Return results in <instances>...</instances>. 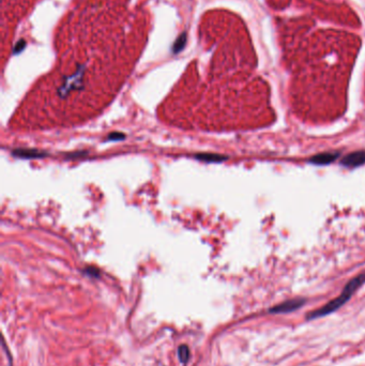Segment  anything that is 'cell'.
Instances as JSON below:
<instances>
[{"mask_svg":"<svg viewBox=\"0 0 365 366\" xmlns=\"http://www.w3.org/2000/svg\"><path fill=\"white\" fill-rule=\"evenodd\" d=\"M196 160L207 162V163H218L226 160V156L216 153H198L195 155Z\"/></svg>","mask_w":365,"mask_h":366,"instance_id":"6","label":"cell"},{"mask_svg":"<svg viewBox=\"0 0 365 366\" xmlns=\"http://www.w3.org/2000/svg\"><path fill=\"white\" fill-rule=\"evenodd\" d=\"M125 137H126L125 134L119 133V132H114L112 134H109L107 139L108 140H123V139H125Z\"/></svg>","mask_w":365,"mask_h":366,"instance_id":"9","label":"cell"},{"mask_svg":"<svg viewBox=\"0 0 365 366\" xmlns=\"http://www.w3.org/2000/svg\"><path fill=\"white\" fill-rule=\"evenodd\" d=\"M190 356H191V352L187 345H181L178 348V357L181 363H187L190 359Z\"/></svg>","mask_w":365,"mask_h":366,"instance_id":"7","label":"cell"},{"mask_svg":"<svg viewBox=\"0 0 365 366\" xmlns=\"http://www.w3.org/2000/svg\"><path fill=\"white\" fill-rule=\"evenodd\" d=\"M339 156V153L337 152H326L321 154H317L311 158V163L315 165H327L334 162L336 158Z\"/></svg>","mask_w":365,"mask_h":366,"instance_id":"5","label":"cell"},{"mask_svg":"<svg viewBox=\"0 0 365 366\" xmlns=\"http://www.w3.org/2000/svg\"><path fill=\"white\" fill-rule=\"evenodd\" d=\"M12 155L18 158H42L47 155L46 152L38 149H24L18 148L12 151Z\"/></svg>","mask_w":365,"mask_h":366,"instance_id":"4","label":"cell"},{"mask_svg":"<svg viewBox=\"0 0 365 366\" xmlns=\"http://www.w3.org/2000/svg\"><path fill=\"white\" fill-rule=\"evenodd\" d=\"M84 272L86 273L88 276H90V277H94V278L100 277V271L96 269V268H93V267L86 268V269L84 270Z\"/></svg>","mask_w":365,"mask_h":366,"instance_id":"8","label":"cell"},{"mask_svg":"<svg viewBox=\"0 0 365 366\" xmlns=\"http://www.w3.org/2000/svg\"><path fill=\"white\" fill-rule=\"evenodd\" d=\"M304 300L302 299H295V300H289L286 302H283L278 305H275L274 308H272L270 310L271 313H275V314H281V313H290L293 311H296L298 309H300L302 305L304 304Z\"/></svg>","mask_w":365,"mask_h":366,"instance_id":"2","label":"cell"},{"mask_svg":"<svg viewBox=\"0 0 365 366\" xmlns=\"http://www.w3.org/2000/svg\"><path fill=\"white\" fill-rule=\"evenodd\" d=\"M364 283H365V272L352 278L350 282L345 286L343 292L339 295V297L335 298L334 300L330 301L329 303H327L326 305H323L322 308L310 313L308 316V319L319 318V317H323V316H327V315L335 312L336 310H338L340 307H342V305H344L351 298V296L355 294V291Z\"/></svg>","mask_w":365,"mask_h":366,"instance_id":"1","label":"cell"},{"mask_svg":"<svg viewBox=\"0 0 365 366\" xmlns=\"http://www.w3.org/2000/svg\"><path fill=\"white\" fill-rule=\"evenodd\" d=\"M365 163V151L352 152L342 160V165L346 167H358Z\"/></svg>","mask_w":365,"mask_h":366,"instance_id":"3","label":"cell"}]
</instances>
